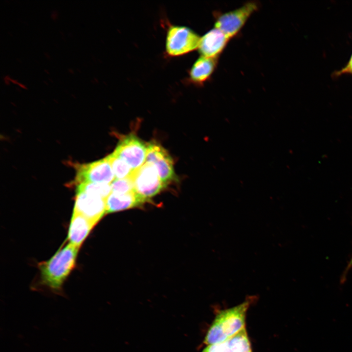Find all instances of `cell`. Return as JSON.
Returning a JSON list of instances; mask_svg holds the SVG:
<instances>
[{
    "label": "cell",
    "mask_w": 352,
    "mask_h": 352,
    "mask_svg": "<svg viewBox=\"0 0 352 352\" xmlns=\"http://www.w3.org/2000/svg\"><path fill=\"white\" fill-rule=\"evenodd\" d=\"M74 183L84 182L110 184L115 178L107 156L89 163L77 165Z\"/></svg>",
    "instance_id": "obj_6"
},
{
    "label": "cell",
    "mask_w": 352,
    "mask_h": 352,
    "mask_svg": "<svg viewBox=\"0 0 352 352\" xmlns=\"http://www.w3.org/2000/svg\"><path fill=\"white\" fill-rule=\"evenodd\" d=\"M351 73L352 74V55L348 65L338 72V74Z\"/></svg>",
    "instance_id": "obj_18"
},
{
    "label": "cell",
    "mask_w": 352,
    "mask_h": 352,
    "mask_svg": "<svg viewBox=\"0 0 352 352\" xmlns=\"http://www.w3.org/2000/svg\"><path fill=\"white\" fill-rule=\"evenodd\" d=\"M135 193L145 203L158 194L166 186L163 183L156 168L146 162L130 176Z\"/></svg>",
    "instance_id": "obj_3"
},
{
    "label": "cell",
    "mask_w": 352,
    "mask_h": 352,
    "mask_svg": "<svg viewBox=\"0 0 352 352\" xmlns=\"http://www.w3.org/2000/svg\"><path fill=\"white\" fill-rule=\"evenodd\" d=\"M258 8V3L252 1L234 10L218 13L216 15L215 28L230 39L240 32L250 16Z\"/></svg>",
    "instance_id": "obj_4"
},
{
    "label": "cell",
    "mask_w": 352,
    "mask_h": 352,
    "mask_svg": "<svg viewBox=\"0 0 352 352\" xmlns=\"http://www.w3.org/2000/svg\"><path fill=\"white\" fill-rule=\"evenodd\" d=\"M200 37L189 27L172 25L168 28L166 50L168 54L177 56L198 48Z\"/></svg>",
    "instance_id": "obj_5"
},
{
    "label": "cell",
    "mask_w": 352,
    "mask_h": 352,
    "mask_svg": "<svg viewBox=\"0 0 352 352\" xmlns=\"http://www.w3.org/2000/svg\"><path fill=\"white\" fill-rule=\"evenodd\" d=\"M76 192L95 194L107 199L112 189L110 184L84 182L77 185Z\"/></svg>",
    "instance_id": "obj_15"
},
{
    "label": "cell",
    "mask_w": 352,
    "mask_h": 352,
    "mask_svg": "<svg viewBox=\"0 0 352 352\" xmlns=\"http://www.w3.org/2000/svg\"><path fill=\"white\" fill-rule=\"evenodd\" d=\"M79 249L68 243L49 260L40 263L41 284L50 291L62 294L63 284L74 267Z\"/></svg>",
    "instance_id": "obj_2"
},
{
    "label": "cell",
    "mask_w": 352,
    "mask_h": 352,
    "mask_svg": "<svg viewBox=\"0 0 352 352\" xmlns=\"http://www.w3.org/2000/svg\"><path fill=\"white\" fill-rule=\"evenodd\" d=\"M108 157L115 178L122 179L130 177L134 171L126 161L113 153L108 155Z\"/></svg>",
    "instance_id": "obj_16"
},
{
    "label": "cell",
    "mask_w": 352,
    "mask_h": 352,
    "mask_svg": "<svg viewBox=\"0 0 352 352\" xmlns=\"http://www.w3.org/2000/svg\"><path fill=\"white\" fill-rule=\"evenodd\" d=\"M229 39L220 30L214 28L200 37L198 46L199 52L202 56L218 58Z\"/></svg>",
    "instance_id": "obj_10"
},
{
    "label": "cell",
    "mask_w": 352,
    "mask_h": 352,
    "mask_svg": "<svg viewBox=\"0 0 352 352\" xmlns=\"http://www.w3.org/2000/svg\"><path fill=\"white\" fill-rule=\"evenodd\" d=\"M352 258L349 262V263L348 264V265L347 266V270H348V269H349L351 267H352Z\"/></svg>",
    "instance_id": "obj_19"
},
{
    "label": "cell",
    "mask_w": 352,
    "mask_h": 352,
    "mask_svg": "<svg viewBox=\"0 0 352 352\" xmlns=\"http://www.w3.org/2000/svg\"><path fill=\"white\" fill-rule=\"evenodd\" d=\"M218 58H208L201 56L193 65L189 72L192 82L202 84L210 78L218 63Z\"/></svg>",
    "instance_id": "obj_13"
},
{
    "label": "cell",
    "mask_w": 352,
    "mask_h": 352,
    "mask_svg": "<svg viewBox=\"0 0 352 352\" xmlns=\"http://www.w3.org/2000/svg\"><path fill=\"white\" fill-rule=\"evenodd\" d=\"M226 341L232 352H252L245 328Z\"/></svg>",
    "instance_id": "obj_14"
},
{
    "label": "cell",
    "mask_w": 352,
    "mask_h": 352,
    "mask_svg": "<svg viewBox=\"0 0 352 352\" xmlns=\"http://www.w3.org/2000/svg\"><path fill=\"white\" fill-rule=\"evenodd\" d=\"M146 162L154 165L160 179L166 186L176 179L173 159L161 145L155 142H151L147 144Z\"/></svg>",
    "instance_id": "obj_8"
},
{
    "label": "cell",
    "mask_w": 352,
    "mask_h": 352,
    "mask_svg": "<svg viewBox=\"0 0 352 352\" xmlns=\"http://www.w3.org/2000/svg\"><path fill=\"white\" fill-rule=\"evenodd\" d=\"M95 224L84 216L73 212L67 237L69 243L80 248Z\"/></svg>",
    "instance_id": "obj_11"
},
{
    "label": "cell",
    "mask_w": 352,
    "mask_h": 352,
    "mask_svg": "<svg viewBox=\"0 0 352 352\" xmlns=\"http://www.w3.org/2000/svg\"><path fill=\"white\" fill-rule=\"evenodd\" d=\"M143 203L134 191L125 194L111 192L106 199V214L140 206Z\"/></svg>",
    "instance_id": "obj_12"
},
{
    "label": "cell",
    "mask_w": 352,
    "mask_h": 352,
    "mask_svg": "<svg viewBox=\"0 0 352 352\" xmlns=\"http://www.w3.org/2000/svg\"><path fill=\"white\" fill-rule=\"evenodd\" d=\"M106 199L95 194L76 193L73 212L84 216L96 224L106 213Z\"/></svg>",
    "instance_id": "obj_9"
},
{
    "label": "cell",
    "mask_w": 352,
    "mask_h": 352,
    "mask_svg": "<svg viewBox=\"0 0 352 352\" xmlns=\"http://www.w3.org/2000/svg\"><path fill=\"white\" fill-rule=\"evenodd\" d=\"M255 298L249 296L237 306L219 311L207 330L204 344L222 343L245 329L247 311Z\"/></svg>",
    "instance_id": "obj_1"
},
{
    "label": "cell",
    "mask_w": 352,
    "mask_h": 352,
    "mask_svg": "<svg viewBox=\"0 0 352 352\" xmlns=\"http://www.w3.org/2000/svg\"><path fill=\"white\" fill-rule=\"evenodd\" d=\"M147 151V144L131 134L121 139L113 153L126 161L134 171L145 163Z\"/></svg>",
    "instance_id": "obj_7"
},
{
    "label": "cell",
    "mask_w": 352,
    "mask_h": 352,
    "mask_svg": "<svg viewBox=\"0 0 352 352\" xmlns=\"http://www.w3.org/2000/svg\"><path fill=\"white\" fill-rule=\"evenodd\" d=\"M112 192L125 194L134 191L133 185L131 176L122 178H115L111 183Z\"/></svg>",
    "instance_id": "obj_17"
}]
</instances>
